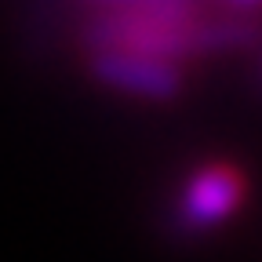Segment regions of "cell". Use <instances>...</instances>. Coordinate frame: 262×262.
I'll return each instance as SVG.
<instances>
[{"mask_svg":"<svg viewBox=\"0 0 262 262\" xmlns=\"http://www.w3.org/2000/svg\"><path fill=\"white\" fill-rule=\"evenodd\" d=\"M91 73L117 91L142 95V98H171L182 84L171 62H157V58L131 55V51H95Z\"/></svg>","mask_w":262,"mask_h":262,"instance_id":"obj_1","label":"cell"},{"mask_svg":"<svg viewBox=\"0 0 262 262\" xmlns=\"http://www.w3.org/2000/svg\"><path fill=\"white\" fill-rule=\"evenodd\" d=\"M241 175L233 168H204L196 171L182 193V215L193 226H211L222 222L226 215H233L241 204Z\"/></svg>","mask_w":262,"mask_h":262,"instance_id":"obj_2","label":"cell"}]
</instances>
